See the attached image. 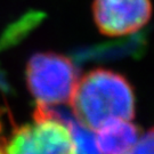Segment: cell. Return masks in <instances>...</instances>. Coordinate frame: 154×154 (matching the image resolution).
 Segmentation results:
<instances>
[{"mask_svg": "<svg viewBox=\"0 0 154 154\" xmlns=\"http://www.w3.org/2000/svg\"><path fill=\"white\" fill-rule=\"evenodd\" d=\"M95 137L100 154H126L140 137V130L130 121L114 120L96 130Z\"/></svg>", "mask_w": 154, "mask_h": 154, "instance_id": "5", "label": "cell"}, {"mask_svg": "<svg viewBox=\"0 0 154 154\" xmlns=\"http://www.w3.org/2000/svg\"><path fill=\"white\" fill-rule=\"evenodd\" d=\"M0 154H5L4 149H2V142H1V139H0Z\"/></svg>", "mask_w": 154, "mask_h": 154, "instance_id": "8", "label": "cell"}, {"mask_svg": "<svg viewBox=\"0 0 154 154\" xmlns=\"http://www.w3.org/2000/svg\"><path fill=\"white\" fill-rule=\"evenodd\" d=\"M54 112L61 120L65 122L71 132L75 154H100L96 145L95 131L82 126L73 116H69L58 110H54Z\"/></svg>", "mask_w": 154, "mask_h": 154, "instance_id": "6", "label": "cell"}, {"mask_svg": "<svg viewBox=\"0 0 154 154\" xmlns=\"http://www.w3.org/2000/svg\"><path fill=\"white\" fill-rule=\"evenodd\" d=\"M126 154H154V128L138 138L132 149Z\"/></svg>", "mask_w": 154, "mask_h": 154, "instance_id": "7", "label": "cell"}, {"mask_svg": "<svg viewBox=\"0 0 154 154\" xmlns=\"http://www.w3.org/2000/svg\"><path fill=\"white\" fill-rule=\"evenodd\" d=\"M79 80L71 60L55 53H38L26 65V83L38 105L70 104Z\"/></svg>", "mask_w": 154, "mask_h": 154, "instance_id": "3", "label": "cell"}, {"mask_svg": "<svg viewBox=\"0 0 154 154\" xmlns=\"http://www.w3.org/2000/svg\"><path fill=\"white\" fill-rule=\"evenodd\" d=\"M70 104L73 116L93 131L114 120L135 116V95L126 78L110 70L96 69L77 82Z\"/></svg>", "mask_w": 154, "mask_h": 154, "instance_id": "1", "label": "cell"}, {"mask_svg": "<svg viewBox=\"0 0 154 154\" xmlns=\"http://www.w3.org/2000/svg\"><path fill=\"white\" fill-rule=\"evenodd\" d=\"M5 154H75L65 122L48 106L38 105L33 121L15 128L2 142Z\"/></svg>", "mask_w": 154, "mask_h": 154, "instance_id": "2", "label": "cell"}, {"mask_svg": "<svg viewBox=\"0 0 154 154\" xmlns=\"http://www.w3.org/2000/svg\"><path fill=\"white\" fill-rule=\"evenodd\" d=\"M94 20L99 32L121 37L137 32L152 15L151 0H95Z\"/></svg>", "mask_w": 154, "mask_h": 154, "instance_id": "4", "label": "cell"}]
</instances>
